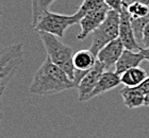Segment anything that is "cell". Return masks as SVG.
<instances>
[{"label":"cell","mask_w":149,"mask_h":138,"mask_svg":"<svg viewBox=\"0 0 149 138\" xmlns=\"http://www.w3.org/2000/svg\"><path fill=\"white\" fill-rule=\"evenodd\" d=\"M126 9L132 19L144 18L149 15V6L144 4L143 2H140L139 0H134L131 3L127 4Z\"/></svg>","instance_id":"obj_17"},{"label":"cell","mask_w":149,"mask_h":138,"mask_svg":"<svg viewBox=\"0 0 149 138\" xmlns=\"http://www.w3.org/2000/svg\"><path fill=\"white\" fill-rule=\"evenodd\" d=\"M141 52L143 54L144 60L149 63V48H147V49H141Z\"/></svg>","instance_id":"obj_22"},{"label":"cell","mask_w":149,"mask_h":138,"mask_svg":"<svg viewBox=\"0 0 149 138\" xmlns=\"http://www.w3.org/2000/svg\"><path fill=\"white\" fill-rule=\"evenodd\" d=\"M140 2H143L144 4H146V6H149V0H139Z\"/></svg>","instance_id":"obj_24"},{"label":"cell","mask_w":149,"mask_h":138,"mask_svg":"<svg viewBox=\"0 0 149 138\" xmlns=\"http://www.w3.org/2000/svg\"><path fill=\"white\" fill-rule=\"evenodd\" d=\"M40 40L46 50V56L51 60L53 64L64 70L68 77L74 81V72L76 69L74 67V51L70 47L62 43L61 38L54 36L52 34L38 32Z\"/></svg>","instance_id":"obj_2"},{"label":"cell","mask_w":149,"mask_h":138,"mask_svg":"<svg viewBox=\"0 0 149 138\" xmlns=\"http://www.w3.org/2000/svg\"><path fill=\"white\" fill-rule=\"evenodd\" d=\"M125 2L127 3V4H129V3H130V0H125Z\"/></svg>","instance_id":"obj_26"},{"label":"cell","mask_w":149,"mask_h":138,"mask_svg":"<svg viewBox=\"0 0 149 138\" xmlns=\"http://www.w3.org/2000/svg\"><path fill=\"white\" fill-rule=\"evenodd\" d=\"M76 83L65 71L54 65L48 56L33 76L29 90L37 96L59 94L67 89L74 88Z\"/></svg>","instance_id":"obj_1"},{"label":"cell","mask_w":149,"mask_h":138,"mask_svg":"<svg viewBox=\"0 0 149 138\" xmlns=\"http://www.w3.org/2000/svg\"><path fill=\"white\" fill-rule=\"evenodd\" d=\"M144 105H145V106H149V92L145 96V99H144Z\"/></svg>","instance_id":"obj_23"},{"label":"cell","mask_w":149,"mask_h":138,"mask_svg":"<svg viewBox=\"0 0 149 138\" xmlns=\"http://www.w3.org/2000/svg\"><path fill=\"white\" fill-rule=\"evenodd\" d=\"M100 10H110L104 0H83V2L81 3L80 8L77 10L76 13L80 18H82L87 13L100 11Z\"/></svg>","instance_id":"obj_16"},{"label":"cell","mask_w":149,"mask_h":138,"mask_svg":"<svg viewBox=\"0 0 149 138\" xmlns=\"http://www.w3.org/2000/svg\"><path fill=\"white\" fill-rule=\"evenodd\" d=\"M1 15H2V8H1V4H0V20H1Z\"/></svg>","instance_id":"obj_25"},{"label":"cell","mask_w":149,"mask_h":138,"mask_svg":"<svg viewBox=\"0 0 149 138\" xmlns=\"http://www.w3.org/2000/svg\"><path fill=\"white\" fill-rule=\"evenodd\" d=\"M120 76L117 74L115 71L112 70H104L103 74H101V77L99 78L97 85L95 86V88L91 95L88 96L87 101L91 99L95 98L97 96H100L104 94L107 92H110L112 89L116 88L119 84H120Z\"/></svg>","instance_id":"obj_10"},{"label":"cell","mask_w":149,"mask_h":138,"mask_svg":"<svg viewBox=\"0 0 149 138\" xmlns=\"http://www.w3.org/2000/svg\"><path fill=\"white\" fill-rule=\"evenodd\" d=\"M54 1L56 0H32V28H34L40 19L49 11V8Z\"/></svg>","instance_id":"obj_15"},{"label":"cell","mask_w":149,"mask_h":138,"mask_svg":"<svg viewBox=\"0 0 149 138\" xmlns=\"http://www.w3.org/2000/svg\"><path fill=\"white\" fill-rule=\"evenodd\" d=\"M120 96L124 104L128 108H137L144 105L145 95L139 87H127L125 86L120 90Z\"/></svg>","instance_id":"obj_12"},{"label":"cell","mask_w":149,"mask_h":138,"mask_svg":"<svg viewBox=\"0 0 149 138\" xmlns=\"http://www.w3.org/2000/svg\"><path fill=\"white\" fill-rule=\"evenodd\" d=\"M130 19H131V25H132V29H133L135 40H136L137 44H139L140 47H141L144 29H145V27L149 24V15L146 16V17H144V18L132 19L130 17Z\"/></svg>","instance_id":"obj_18"},{"label":"cell","mask_w":149,"mask_h":138,"mask_svg":"<svg viewBox=\"0 0 149 138\" xmlns=\"http://www.w3.org/2000/svg\"><path fill=\"white\" fill-rule=\"evenodd\" d=\"M119 20H120V14L117 11L110 10L102 24L93 32V40L90 50L96 58L98 52L106 45L118 38Z\"/></svg>","instance_id":"obj_4"},{"label":"cell","mask_w":149,"mask_h":138,"mask_svg":"<svg viewBox=\"0 0 149 138\" xmlns=\"http://www.w3.org/2000/svg\"><path fill=\"white\" fill-rule=\"evenodd\" d=\"M126 6H125L124 10L119 13L120 14V20H119V35H118V38L123 43L125 49L131 50V51H134V50L141 51L140 45L137 44L135 36H134L133 29H132V25H131L130 15H129V13L126 9Z\"/></svg>","instance_id":"obj_7"},{"label":"cell","mask_w":149,"mask_h":138,"mask_svg":"<svg viewBox=\"0 0 149 138\" xmlns=\"http://www.w3.org/2000/svg\"><path fill=\"white\" fill-rule=\"evenodd\" d=\"M97 58L90 49L79 50L74 54V67L76 70L88 71L96 64Z\"/></svg>","instance_id":"obj_13"},{"label":"cell","mask_w":149,"mask_h":138,"mask_svg":"<svg viewBox=\"0 0 149 138\" xmlns=\"http://www.w3.org/2000/svg\"><path fill=\"white\" fill-rule=\"evenodd\" d=\"M132 1H134V0H130V3H131V2H132Z\"/></svg>","instance_id":"obj_27"},{"label":"cell","mask_w":149,"mask_h":138,"mask_svg":"<svg viewBox=\"0 0 149 138\" xmlns=\"http://www.w3.org/2000/svg\"><path fill=\"white\" fill-rule=\"evenodd\" d=\"M24 62V46L22 44L10 45L0 49V121L2 119L1 99L9 85Z\"/></svg>","instance_id":"obj_3"},{"label":"cell","mask_w":149,"mask_h":138,"mask_svg":"<svg viewBox=\"0 0 149 138\" xmlns=\"http://www.w3.org/2000/svg\"><path fill=\"white\" fill-rule=\"evenodd\" d=\"M106 70L103 65L100 62L97 61L96 64L91 70L87 71V74L81 79L79 85L77 86L78 89V100L80 102H85L88 99V96L93 92L95 86L97 85L99 78Z\"/></svg>","instance_id":"obj_6"},{"label":"cell","mask_w":149,"mask_h":138,"mask_svg":"<svg viewBox=\"0 0 149 138\" xmlns=\"http://www.w3.org/2000/svg\"><path fill=\"white\" fill-rule=\"evenodd\" d=\"M81 18L77 13L72 15H64V14H58L48 11L45 15L40 19L33 29L37 32H45V33L52 34L54 36L63 38L65 31L70 26L79 24Z\"/></svg>","instance_id":"obj_5"},{"label":"cell","mask_w":149,"mask_h":138,"mask_svg":"<svg viewBox=\"0 0 149 138\" xmlns=\"http://www.w3.org/2000/svg\"><path fill=\"white\" fill-rule=\"evenodd\" d=\"M147 48H149V24L144 29L142 43H141V49H147Z\"/></svg>","instance_id":"obj_20"},{"label":"cell","mask_w":149,"mask_h":138,"mask_svg":"<svg viewBox=\"0 0 149 138\" xmlns=\"http://www.w3.org/2000/svg\"><path fill=\"white\" fill-rule=\"evenodd\" d=\"M147 76L146 70L142 67H134L129 70L125 71L120 74V82L127 87H137L146 80Z\"/></svg>","instance_id":"obj_14"},{"label":"cell","mask_w":149,"mask_h":138,"mask_svg":"<svg viewBox=\"0 0 149 138\" xmlns=\"http://www.w3.org/2000/svg\"><path fill=\"white\" fill-rule=\"evenodd\" d=\"M143 61H145V60H144V56L141 51L134 52L131 50L125 49L124 52L121 53L120 58H118L116 65H115L114 71L120 76L125 71L129 70L131 68L139 67Z\"/></svg>","instance_id":"obj_11"},{"label":"cell","mask_w":149,"mask_h":138,"mask_svg":"<svg viewBox=\"0 0 149 138\" xmlns=\"http://www.w3.org/2000/svg\"><path fill=\"white\" fill-rule=\"evenodd\" d=\"M137 87L140 88V90H141L142 92H143L144 95L146 96L147 94L149 92V77H147V78H146V80L144 81V82L142 83L141 85L137 86Z\"/></svg>","instance_id":"obj_21"},{"label":"cell","mask_w":149,"mask_h":138,"mask_svg":"<svg viewBox=\"0 0 149 138\" xmlns=\"http://www.w3.org/2000/svg\"><path fill=\"white\" fill-rule=\"evenodd\" d=\"M109 11L110 10H100V11L90 12L87 13L86 15H84L79 22L81 27V31L77 36L78 40H85L91 33H93L106 19L107 14Z\"/></svg>","instance_id":"obj_9"},{"label":"cell","mask_w":149,"mask_h":138,"mask_svg":"<svg viewBox=\"0 0 149 138\" xmlns=\"http://www.w3.org/2000/svg\"><path fill=\"white\" fill-rule=\"evenodd\" d=\"M125 47L119 38L113 40L103 47L97 54V61L103 65L106 70H111L115 67L118 58H120L121 53L124 52Z\"/></svg>","instance_id":"obj_8"},{"label":"cell","mask_w":149,"mask_h":138,"mask_svg":"<svg viewBox=\"0 0 149 138\" xmlns=\"http://www.w3.org/2000/svg\"><path fill=\"white\" fill-rule=\"evenodd\" d=\"M104 1L110 8V10L117 11L118 13H120L124 10L125 6L127 4L125 2V0H104Z\"/></svg>","instance_id":"obj_19"}]
</instances>
